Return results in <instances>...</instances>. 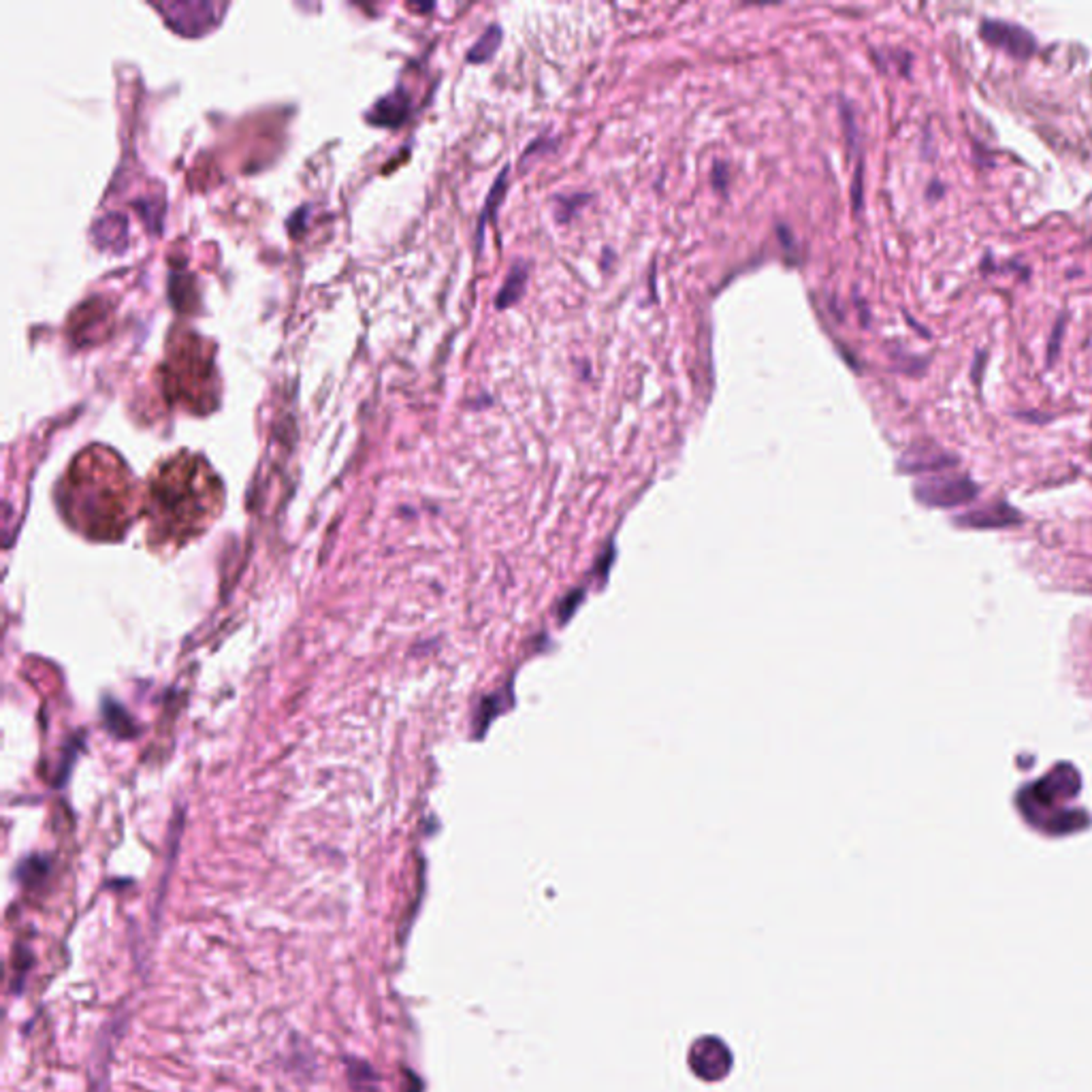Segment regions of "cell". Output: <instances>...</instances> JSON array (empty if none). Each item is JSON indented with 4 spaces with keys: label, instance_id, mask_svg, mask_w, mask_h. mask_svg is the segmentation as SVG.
I'll use <instances>...</instances> for the list:
<instances>
[{
    "label": "cell",
    "instance_id": "obj_7",
    "mask_svg": "<svg viewBox=\"0 0 1092 1092\" xmlns=\"http://www.w3.org/2000/svg\"><path fill=\"white\" fill-rule=\"evenodd\" d=\"M502 43V30L500 26H491L484 35L478 39L476 46H474L468 53V60L470 62H487L495 52H498Z\"/></svg>",
    "mask_w": 1092,
    "mask_h": 1092
},
{
    "label": "cell",
    "instance_id": "obj_4",
    "mask_svg": "<svg viewBox=\"0 0 1092 1092\" xmlns=\"http://www.w3.org/2000/svg\"><path fill=\"white\" fill-rule=\"evenodd\" d=\"M918 498L931 506H956L970 502L977 495V487L965 476L931 478L918 484Z\"/></svg>",
    "mask_w": 1092,
    "mask_h": 1092
},
{
    "label": "cell",
    "instance_id": "obj_1",
    "mask_svg": "<svg viewBox=\"0 0 1092 1092\" xmlns=\"http://www.w3.org/2000/svg\"><path fill=\"white\" fill-rule=\"evenodd\" d=\"M1079 790V777L1072 766H1058L1050 775L1043 777L1039 783L1027 792V802H1024V811L1033 813L1035 809H1052L1056 804L1065 800H1072Z\"/></svg>",
    "mask_w": 1092,
    "mask_h": 1092
},
{
    "label": "cell",
    "instance_id": "obj_2",
    "mask_svg": "<svg viewBox=\"0 0 1092 1092\" xmlns=\"http://www.w3.org/2000/svg\"><path fill=\"white\" fill-rule=\"evenodd\" d=\"M979 37L988 46L1007 52L1009 56L1018 60H1027L1037 52V39L1033 37V32L1018 24H1011V21L984 19L979 26Z\"/></svg>",
    "mask_w": 1092,
    "mask_h": 1092
},
{
    "label": "cell",
    "instance_id": "obj_5",
    "mask_svg": "<svg viewBox=\"0 0 1092 1092\" xmlns=\"http://www.w3.org/2000/svg\"><path fill=\"white\" fill-rule=\"evenodd\" d=\"M954 457L945 455L941 450H911L907 457L902 459V468L909 472H924V470H941L954 466Z\"/></svg>",
    "mask_w": 1092,
    "mask_h": 1092
},
{
    "label": "cell",
    "instance_id": "obj_8",
    "mask_svg": "<svg viewBox=\"0 0 1092 1092\" xmlns=\"http://www.w3.org/2000/svg\"><path fill=\"white\" fill-rule=\"evenodd\" d=\"M1011 516H1013V512L1009 509L997 506V509H992V511H981V512H975V514H969V516H965V521H969L970 525H1003V523H1009Z\"/></svg>",
    "mask_w": 1092,
    "mask_h": 1092
},
{
    "label": "cell",
    "instance_id": "obj_3",
    "mask_svg": "<svg viewBox=\"0 0 1092 1092\" xmlns=\"http://www.w3.org/2000/svg\"><path fill=\"white\" fill-rule=\"evenodd\" d=\"M689 1067L700 1079L720 1082L732 1069V1052L720 1037H700L689 1050Z\"/></svg>",
    "mask_w": 1092,
    "mask_h": 1092
},
{
    "label": "cell",
    "instance_id": "obj_9",
    "mask_svg": "<svg viewBox=\"0 0 1092 1092\" xmlns=\"http://www.w3.org/2000/svg\"><path fill=\"white\" fill-rule=\"evenodd\" d=\"M1063 331H1065V323H1063V321H1061V323H1056L1054 335H1052V341H1050V350H1047V363H1050V366L1056 361V348H1061Z\"/></svg>",
    "mask_w": 1092,
    "mask_h": 1092
},
{
    "label": "cell",
    "instance_id": "obj_6",
    "mask_svg": "<svg viewBox=\"0 0 1092 1092\" xmlns=\"http://www.w3.org/2000/svg\"><path fill=\"white\" fill-rule=\"evenodd\" d=\"M525 280H527V269L523 264H516V267L509 273V278H506L502 291L498 295V307L504 310V307H511L518 297H521L523 289H525Z\"/></svg>",
    "mask_w": 1092,
    "mask_h": 1092
}]
</instances>
